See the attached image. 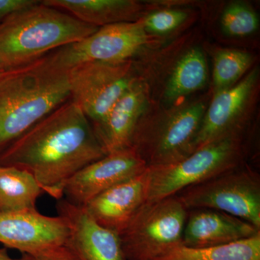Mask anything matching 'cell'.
Returning <instances> with one entry per match:
<instances>
[{"label": "cell", "mask_w": 260, "mask_h": 260, "mask_svg": "<svg viewBox=\"0 0 260 260\" xmlns=\"http://www.w3.org/2000/svg\"><path fill=\"white\" fill-rule=\"evenodd\" d=\"M148 168L144 172L104 191L84 208L99 225L120 234L146 203Z\"/></svg>", "instance_id": "14"}, {"label": "cell", "mask_w": 260, "mask_h": 260, "mask_svg": "<svg viewBox=\"0 0 260 260\" xmlns=\"http://www.w3.org/2000/svg\"><path fill=\"white\" fill-rule=\"evenodd\" d=\"M70 99L68 70L47 56L0 80V151Z\"/></svg>", "instance_id": "2"}, {"label": "cell", "mask_w": 260, "mask_h": 260, "mask_svg": "<svg viewBox=\"0 0 260 260\" xmlns=\"http://www.w3.org/2000/svg\"><path fill=\"white\" fill-rule=\"evenodd\" d=\"M40 2L37 0H0V23L10 15L32 8Z\"/></svg>", "instance_id": "24"}, {"label": "cell", "mask_w": 260, "mask_h": 260, "mask_svg": "<svg viewBox=\"0 0 260 260\" xmlns=\"http://www.w3.org/2000/svg\"><path fill=\"white\" fill-rule=\"evenodd\" d=\"M0 260H42V256H34L23 254L20 258H13L10 255L7 248H0Z\"/></svg>", "instance_id": "26"}, {"label": "cell", "mask_w": 260, "mask_h": 260, "mask_svg": "<svg viewBox=\"0 0 260 260\" xmlns=\"http://www.w3.org/2000/svg\"><path fill=\"white\" fill-rule=\"evenodd\" d=\"M222 30L232 37H245L259 28V18L254 10L242 3H233L223 10L220 18Z\"/></svg>", "instance_id": "22"}, {"label": "cell", "mask_w": 260, "mask_h": 260, "mask_svg": "<svg viewBox=\"0 0 260 260\" xmlns=\"http://www.w3.org/2000/svg\"><path fill=\"white\" fill-rule=\"evenodd\" d=\"M98 29L41 1L0 23V64L5 70L25 66Z\"/></svg>", "instance_id": "3"}, {"label": "cell", "mask_w": 260, "mask_h": 260, "mask_svg": "<svg viewBox=\"0 0 260 260\" xmlns=\"http://www.w3.org/2000/svg\"><path fill=\"white\" fill-rule=\"evenodd\" d=\"M187 17V13L184 10L162 9L153 11L140 20L149 35H165L179 28Z\"/></svg>", "instance_id": "23"}, {"label": "cell", "mask_w": 260, "mask_h": 260, "mask_svg": "<svg viewBox=\"0 0 260 260\" xmlns=\"http://www.w3.org/2000/svg\"><path fill=\"white\" fill-rule=\"evenodd\" d=\"M252 63V56L237 49H222L213 61L214 93L231 88L245 74Z\"/></svg>", "instance_id": "21"}, {"label": "cell", "mask_w": 260, "mask_h": 260, "mask_svg": "<svg viewBox=\"0 0 260 260\" xmlns=\"http://www.w3.org/2000/svg\"><path fill=\"white\" fill-rule=\"evenodd\" d=\"M153 260H260V232L239 242L212 247L181 244Z\"/></svg>", "instance_id": "20"}, {"label": "cell", "mask_w": 260, "mask_h": 260, "mask_svg": "<svg viewBox=\"0 0 260 260\" xmlns=\"http://www.w3.org/2000/svg\"><path fill=\"white\" fill-rule=\"evenodd\" d=\"M187 213L177 195L145 203L119 234L126 260H153L182 244Z\"/></svg>", "instance_id": "6"}, {"label": "cell", "mask_w": 260, "mask_h": 260, "mask_svg": "<svg viewBox=\"0 0 260 260\" xmlns=\"http://www.w3.org/2000/svg\"><path fill=\"white\" fill-rule=\"evenodd\" d=\"M258 81L259 71L254 69L231 88L214 93L200 124L194 150L229 135L242 133Z\"/></svg>", "instance_id": "11"}, {"label": "cell", "mask_w": 260, "mask_h": 260, "mask_svg": "<svg viewBox=\"0 0 260 260\" xmlns=\"http://www.w3.org/2000/svg\"><path fill=\"white\" fill-rule=\"evenodd\" d=\"M42 257L43 260H78L65 244L44 253Z\"/></svg>", "instance_id": "25"}, {"label": "cell", "mask_w": 260, "mask_h": 260, "mask_svg": "<svg viewBox=\"0 0 260 260\" xmlns=\"http://www.w3.org/2000/svg\"><path fill=\"white\" fill-rule=\"evenodd\" d=\"M208 79V67L205 54L200 48L186 51L178 60L169 76L164 98L175 104L186 95L203 88Z\"/></svg>", "instance_id": "18"}, {"label": "cell", "mask_w": 260, "mask_h": 260, "mask_svg": "<svg viewBox=\"0 0 260 260\" xmlns=\"http://www.w3.org/2000/svg\"><path fill=\"white\" fill-rule=\"evenodd\" d=\"M43 192L35 178L26 171L0 166V213L37 209Z\"/></svg>", "instance_id": "19"}, {"label": "cell", "mask_w": 260, "mask_h": 260, "mask_svg": "<svg viewBox=\"0 0 260 260\" xmlns=\"http://www.w3.org/2000/svg\"><path fill=\"white\" fill-rule=\"evenodd\" d=\"M57 210L68 223L65 246L78 260H126L119 234L99 225L84 207L62 198Z\"/></svg>", "instance_id": "13"}, {"label": "cell", "mask_w": 260, "mask_h": 260, "mask_svg": "<svg viewBox=\"0 0 260 260\" xmlns=\"http://www.w3.org/2000/svg\"><path fill=\"white\" fill-rule=\"evenodd\" d=\"M148 105L146 86L137 82L118 101L104 121L92 125L105 155L130 148L135 129Z\"/></svg>", "instance_id": "15"}, {"label": "cell", "mask_w": 260, "mask_h": 260, "mask_svg": "<svg viewBox=\"0 0 260 260\" xmlns=\"http://www.w3.org/2000/svg\"><path fill=\"white\" fill-rule=\"evenodd\" d=\"M176 195L188 210H218L260 229V177L245 164L189 186Z\"/></svg>", "instance_id": "7"}, {"label": "cell", "mask_w": 260, "mask_h": 260, "mask_svg": "<svg viewBox=\"0 0 260 260\" xmlns=\"http://www.w3.org/2000/svg\"><path fill=\"white\" fill-rule=\"evenodd\" d=\"M7 70H5L4 68H3V67L2 66L1 64H0V80H2V78H3V76H4L5 73H6Z\"/></svg>", "instance_id": "27"}, {"label": "cell", "mask_w": 260, "mask_h": 260, "mask_svg": "<svg viewBox=\"0 0 260 260\" xmlns=\"http://www.w3.org/2000/svg\"><path fill=\"white\" fill-rule=\"evenodd\" d=\"M208 104L205 101L185 103L164 114L140 119L130 148L147 167L179 161L194 151V143Z\"/></svg>", "instance_id": "4"}, {"label": "cell", "mask_w": 260, "mask_h": 260, "mask_svg": "<svg viewBox=\"0 0 260 260\" xmlns=\"http://www.w3.org/2000/svg\"><path fill=\"white\" fill-rule=\"evenodd\" d=\"M147 168L132 148L107 154L70 178L64 186L65 200L72 204L85 207L104 191L139 175Z\"/></svg>", "instance_id": "12"}, {"label": "cell", "mask_w": 260, "mask_h": 260, "mask_svg": "<svg viewBox=\"0 0 260 260\" xmlns=\"http://www.w3.org/2000/svg\"><path fill=\"white\" fill-rule=\"evenodd\" d=\"M140 20L106 25L79 42L47 54L57 68L68 70L91 61L118 62L131 60L150 41Z\"/></svg>", "instance_id": "9"}, {"label": "cell", "mask_w": 260, "mask_h": 260, "mask_svg": "<svg viewBox=\"0 0 260 260\" xmlns=\"http://www.w3.org/2000/svg\"><path fill=\"white\" fill-rule=\"evenodd\" d=\"M260 229L242 219L210 209L188 210L182 244L189 247H212L248 239Z\"/></svg>", "instance_id": "16"}, {"label": "cell", "mask_w": 260, "mask_h": 260, "mask_svg": "<svg viewBox=\"0 0 260 260\" xmlns=\"http://www.w3.org/2000/svg\"><path fill=\"white\" fill-rule=\"evenodd\" d=\"M105 155L90 121L70 99L1 150L0 166L26 171L59 201L70 178Z\"/></svg>", "instance_id": "1"}, {"label": "cell", "mask_w": 260, "mask_h": 260, "mask_svg": "<svg viewBox=\"0 0 260 260\" xmlns=\"http://www.w3.org/2000/svg\"><path fill=\"white\" fill-rule=\"evenodd\" d=\"M245 157L242 133H238L205 145L174 164L148 167L146 203L174 196L189 186L243 165Z\"/></svg>", "instance_id": "5"}, {"label": "cell", "mask_w": 260, "mask_h": 260, "mask_svg": "<svg viewBox=\"0 0 260 260\" xmlns=\"http://www.w3.org/2000/svg\"><path fill=\"white\" fill-rule=\"evenodd\" d=\"M43 3L83 23L101 28L106 25L136 22L143 18V5L134 0H44Z\"/></svg>", "instance_id": "17"}, {"label": "cell", "mask_w": 260, "mask_h": 260, "mask_svg": "<svg viewBox=\"0 0 260 260\" xmlns=\"http://www.w3.org/2000/svg\"><path fill=\"white\" fill-rule=\"evenodd\" d=\"M68 226L63 217L49 216L37 209L0 213V243L34 256L64 245Z\"/></svg>", "instance_id": "10"}, {"label": "cell", "mask_w": 260, "mask_h": 260, "mask_svg": "<svg viewBox=\"0 0 260 260\" xmlns=\"http://www.w3.org/2000/svg\"><path fill=\"white\" fill-rule=\"evenodd\" d=\"M68 73L70 100L93 124L104 121L118 101L139 81L132 60L82 63Z\"/></svg>", "instance_id": "8"}]
</instances>
